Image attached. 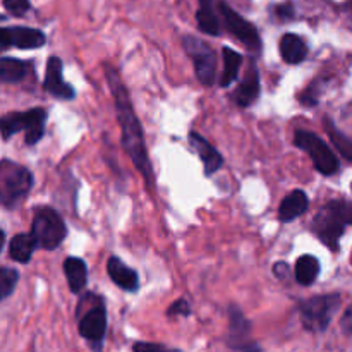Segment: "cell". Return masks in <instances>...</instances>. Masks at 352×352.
<instances>
[{
  "instance_id": "44dd1931",
  "label": "cell",
  "mask_w": 352,
  "mask_h": 352,
  "mask_svg": "<svg viewBox=\"0 0 352 352\" xmlns=\"http://www.w3.org/2000/svg\"><path fill=\"white\" fill-rule=\"evenodd\" d=\"M36 246V241L31 234H16L10 239L9 244V256L10 260L17 261V263H28L33 256V251Z\"/></svg>"
},
{
  "instance_id": "f1b7e54d",
  "label": "cell",
  "mask_w": 352,
  "mask_h": 352,
  "mask_svg": "<svg viewBox=\"0 0 352 352\" xmlns=\"http://www.w3.org/2000/svg\"><path fill=\"white\" fill-rule=\"evenodd\" d=\"M133 352H182L179 349H172V347L162 346V344L153 342H136L133 346Z\"/></svg>"
},
{
  "instance_id": "277c9868",
  "label": "cell",
  "mask_w": 352,
  "mask_h": 352,
  "mask_svg": "<svg viewBox=\"0 0 352 352\" xmlns=\"http://www.w3.org/2000/svg\"><path fill=\"white\" fill-rule=\"evenodd\" d=\"M340 308V294L313 296L299 302L301 323L305 330L313 333H322L332 323L333 315Z\"/></svg>"
},
{
  "instance_id": "d6986e66",
  "label": "cell",
  "mask_w": 352,
  "mask_h": 352,
  "mask_svg": "<svg viewBox=\"0 0 352 352\" xmlns=\"http://www.w3.org/2000/svg\"><path fill=\"white\" fill-rule=\"evenodd\" d=\"M280 55L287 64H299L308 57V45L298 34L287 33L280 40Z\"/></svg>"
},
{
  "instance_id": "3957f363",
  "label": "cell",
  "mask_w": 352,
  "mask_h": 352,
  "mask_svg": "<svg viewBox=\"0 0 352 352\" xmlns=\"http://www.w3.org/2000/svg\"><path fill=\"white\" fill-rule=\"evenodd\" d=\"M33 188V174L16 162L3 160L0 167V201L14 208L26 199Z\"/></svg>"
},
{
  "instance_id": "4316f807",
  "label": "cell",
  "mask_w": 352,
  "mask_h": 352,
  "mask_svg": "<svg viewBox=\"0 0 352 352\" xmlns=\"http://www.w3.org/2000/svg\"><path fill=\"white\" fill-rule=\"evenodd\" d=\"M3 9L14 17H23L31 9L30 0H3Z\"/></svg>"
},
{
  "instance_id": "484cf974",
  "label": "cell",
  "mask_w": 352,
  "mask_h": 352,
  "mask_svg": "<svg viewBox=\"0 0 352 352\" xmlns=\"http://www.w3.org/2000/svg\"><path fill=\"white\" fill-rule=\"evenodd\" d=\"M17 282H19V272L16 268L3 267L0 270V289H2V299H7L16 289Z\"/></svg>"
},
{
  "instance_id": "d4e9b609",
  "label": "cell",
  "mask_w": 352,
  "mask_h": 352,
  "mask_svg": "<svg viewBox=\"0 0 352 352\" xmlns=\"http://www.w3.org/2000/svg\"><path fill=\"white\" fill-rule=\"evenodd\" d=\"M325 126H327V131H329L330 138H332L333 144L339 148V151L344 155V157L347 158V160L352 162V140L344 136L340 131H337L336 126H333L330 120H325Z\"/></svg>"
},
{
  "instance_id": "ac0fdd59",
  "label": "cell",
  "mask_w": 352,
  "mask_h": 352,
  "mask_svg": "<svg viewBox=\"0 0 352 352\" xmlns=\"http://www.w3.org/2000/svg\"><path fill=\"white\" fill-rule=\"evenodd\" d=\"M64 274L72 294L82 292V289L86 287V282H88V267H86L85 261L76 256L67 258L64 261Z\"/></svg>"
},
{
  "instance_id": "9c48e42d",
  "label": "cell",
  "mask_w": 352,
  "mask_h": 352,
  "mask_svg": "<svg viewBox=\"0 0 352 352\" xmlns=\"http://www.w3.org/2000/svg\"><path fill=\"white\" fill-rule=\"evenodd\" d=\"M184 50L188 52L189 57L195 64L196 78L205 86H212L217 79V55L208 43L196 36L182 38Z\"/></svg>"
},
{
  "instance_id": "7a4b0ae2",
  "label": "cell",
  "mask_w": 352,
  "mask_h": 352,
  "mask_svg": "<svg viewBox=\"0 0 352 352\" xmlns=\"http://www.w3.org/2000/svg\"><path fill=\"white\" fill-rule=\"evenodd\" d=\"M347 226H352V203L346 199H333L315 217L313 232L329 250L339 251V241Z\"/></svg>"
},
{
  "instance_id": "7c38bea8",
  "label": "cell",
  "mask_w": 352,
  "mask_h": 352,
  "mask_svg": "<svg viewBox=\"0 0 352 352\" xmlns=\"http://www.w3.org/2000/svg\"><path fill=\"white\" fill-rule=\"evenodd\" d=\"M64 65L58 57H50L47 62V71H45L43 89L50 93L52 96L58 100H72L76 96L74 88L69 82L64 81Z\"/></svg>"
},
{
  "instance_id": "ffe728a7",
  "label": "cell",
  "mask_w": 352,
  "mask_h": 352,
  "mask_svg": "<svg viewBox=\"0 0 352 352\" xmlns=\"http://www.w3.org/2000/svg\"><path fill=\"white\" fill-rule=\"evenodd\" d=\"M198 2H199V7H198V12H196L198 28L203 31V33L210 34V36H219L220 19L215 7H213V0H198Z\"/></svg>"
},
{
  "instance_id": "8fae6325",
  "label": "cell",
  "mask_w": 352,
  "mask_h": 352,
  "mask_svg": "<svg viewBox=\"0 0 352 352\" xmlns=\"http://www.w3.org/2000/svg\"><path fill=\"white\" fill-rule=\"evenodd\" d=\"M47 38L43 31L34 30V28L14 26V28H2L0 31V43L2 50H7L9 47L21 48V50H33V48L43 47Z\"/></svg>"
},
{
  "instance_id": "5b68a950",
  "label": "cell",
  "mask_w": 352,
  "mask_h": 352,
  "mask_svg": "<svg viewBox=\"0 0 352 352\" xmlns=\"http://www.w3.org/2000/svg\"><path fill=\"white\" fill-rule=\"evenodd\" d=\"M31 236L41 250L52 251L60 246L67 237V226L54 208H40L33 219Z\"/></svg>"
},
{
  "instance_id": "603a6c76",
  "label": "cell",
  "mask_w": 352,
  "mask_h": 352,
  "mask_svg": "<svg viewBox=\"0 0 352 352\" xmlns=\"http://www.w3.org/2000/svg\"><path fill=\"white\" fill-rule=\"evenodd\" d=\"M318 275H320L318 258H315L313 254H305V256L299 258L298 263H296V280H298V284L308 287V285H311L313 282L318 278Z\"/></svg>"
},
{
  "instance_id": "f546056e",
  "label": "cell",
  "mask_w": 352,
  "mask_h": 352,
  "mask_svg": "<svg viewBox=\"0 0 352 352\" xmlns=\"http://www.w3.org/2000/svg\"><path fill=\"white\" fill-rule=\"evenodd\" d=\"M275 14L280 19H292L294 17V6L292 3H282V6L275 7Z\"/></svg>"
},
{
  "instance_id": "30bf717a",
  "label": "cell",
  "mask_w": 352,
  "mask_h": 352,
  "mask_svg": "<svg viewBox=\"0 0 352 352\" xmlns=\"http://www.w3.org/2000/svg\"><path fill=\"white\" fill-rule=\"evenodd\" d=\"M226 342L237 352H263L260 344L251 339V322L236 305L229 306V332Z\"/></svg>"
},
{
  "instance_id": "6da1fadb",
  "label": "cell",
  "mask_w": 352,
  "mask_h": 352,
  "mask_svg": "<svg viewBox=\"0 0 352 352\" xmlns=\"http://www.w3.org/2000/svg\"><path fill=\"white\" fill-rule=\"evenodd\" d=\"M105 76L109 88L112 91L113 103H116L117 120H119L120 131H122V146L126 153L133 160L134 167L141 172V175L146 181L148 188L155 186V172L151 165L150 157H148L146 143H144V133L141 127L140 119L134 112L133 102H131L129 91L120 78L119 71L113 65H105Z\"/></svg>"
},
{
  "instance_id": "7402d4cb",
  "label": "cell",
  "mask_w": 352,
  "mask_h": 352,
  "mask_svg": "<svg viewBox=\"0 0 352 352\" xmlns=\"http://www.w3.org/2000/svg\"><path fill=\"white\" fill-rule=\"evenodd\" d=\"M222 57H223V71H222V76H220V86H222V88H227V86H230L237 79L239 69L241 65H243V55H241L239 52L232 50V48L223 47Z\"/></svg>"
},
{
  "instance_id": "52a82bcc",
  "label": "cell",
  "mask_w": 352,
  "mask_h": 352,
  "mask_svg": "<svg viewBox=\"0 0 352 352\" xmlns=\"http://www.w3.org/2000/svg\"><path fill=\"white\" fill-rule=\"evenodd\" d=\"M294 143L296 146L301 148L302 151L308 153V157L313 160V165H315L316 170L322 172L323 175H333L339 170V160H337L336 153L316 134L302 129L296 131Z\"/></svg>"
},
{
  "instance_id": "1f68e13d",
  "label": "cell",
  "mask_w": 352,
  "mask_h": 352,
  "mask_svg": "<svg viewBox=\"0 0 352 352\" xmlns=\"http://www.w3.org/2000/svg\"><path fill=\"white\" fill-rule=\"evenodd\" d=\"M274 274L277 275L278 278H285V277H287V275H289V267H287V263H284V261H280V263H275Z\"/></svg>"
},
{
  "instance_id": "5bb4252c",
  "label": "cell",
  "mask_w": 352,
  "mask_h": 352,
  "mask_svg": "<svg viewBox=\"0 0 352 352\" xmlns=\"http://www.w3.org/2000/svg\"><path fill=\"white\" fill-rule=\"evenodd\" d=\"M107 272H109V277L112 278L113 284L122 289V291L136 292L140 289V277H138L136 272L127 267L126 263H122L117 256L109 258Z\"/></svg>"
},
{
  "instance_id": "2e32d148",
  "label": "cell",
  "mask_w": 352,
  "mask_h": 352,
  "mask_svg": "<svg viewBox=\"0 0 352 352\" xmlns=\"http://www.w3.org/2000/svg\"><path fill=\"white\" fill-rule=\"evenodd\" d=\"M45 124H47V110L36 107L28 112H23V131L26 133L28 146H34L45 134Z\"/></svg>"
},
{
  "instance_id": "83f0119b",
  "label": "cell",
  "mask_w": 352,
  "mask_h": 352,
  "mask_svg": "<svg viewBox=\"0 0 352 352\" xmlns=\"http://www.w3.org/2000/svg\"><path fill=\"white\" fill-rule=\"evenodd\" d=\"M167 316L168 318H174V316H191V305H189L186 299H177L175 302H172L167 309Z\"/></svg>"
},
{
  "instance_id": "9a60e30c",
  "label": "cell",
  "mask_w": 352,
  "mask_h": 352,
  "mask_svg": "<svg viewBox=\"0 0 352 352\" xmlns=\"http://www.w3.org/2000/svg\"><path fill=\"white\" fill-rule=\"evenodd\" d=\"M261 91L260 86V72H258V67L254 62H250V67H248L246 76L241 81V85L237 86L236 89V103L239 107H251L258 100Z\"/></svg>"
},
{
  "instance_id": "cb8c5ba5",
  "label": "cell",
  "mask_w": 352,
  "mask_h": 352,
  "mask_svg": "<svg viewBox=\"0 0 352 352\" xmlns=\"http://www.w3.org/2000/svg\"><path fill=\"white\" fill-rule=\"evenodd\" d=\"M28 64L14 57L0 58V79L2 82H19L26 78Z\"/></svg>"
},
{
  "instance_id": "4dcf8cb0",
  "label": "cell",
  "mask_w": 352,
  "mask_h": 352,
  "mask_svg": "<svg viewBox=\"0 0 352 352\" xmlns=\"http://www.w3.org/2000/svg\"><path fill=\"white\" fill-rule=\"evenodd\" d=\"M340 329L344 330V333L352 336V305L344 311L342 320H340Z\"/></svg>"
},
{
  "instance_id": "ba28073f",
  "label": "cell",
  "mask_w": 352,
  "mask_h": 352,
  "mask_svg": "<svg viewBox=\"0 0 352 352\" xmlns=\"http://www.w3.org/2000/svg\"><path fill=\"white\" fill-rule=\"evenodd\" d=\"M217 10H219L222 24L226 26V30L229 31L230 34H234L248 50L256 52V54L261 52V36L253 23L244 19L237 10H234L232 7L227 2H223V0H219V2H217Z\"/></svg>"
},
{
  "instance_id": "4fadbf2b",
  "label": "cell",
  "mask_w": 352,
  "mask_h": 352,
  "mask_svg": "<svg viewBox=\"0 0 352 352\" xmlns=\"http://www.w3.org/2000/svg\"><path fill=\"white\" fill-rule=\"evenodd\" d=\"M189 143L195 148L198 157L201 158L206 177H212L217 170H220V167L223 165V157L212 146L210 141H206L205 138L199 133H196V131H191V133H189Z\"/></svg>"
},
{
  "instance_id": "8992f818",
  "label": "cell",
  "mask_w": 352,
  "mask_h": 352,
  "mask_svg": "<svg viewBox=\"0 0 352 352\" xmlns=\"http://www.w3.org/2000/svg\"><path fill=\"white\" fill-rule=\"evenodd\" d=\"M79 336L91 346L93 352H102L107 336V308L102 298H93V305L78 315Z\"/></svg>"
},
{
  "instance_id": "e0dca14e",
  "label": "cell",
  "mask_w": 352,
  "mask_h": 352,
  "mask_svg": "<svg viewBox=\"0 0 352 352\" xmlns=\"http://www.w3.org/2000/svg\"><path fill=\"white\" fill-rule=\"evenodd\" d=\"M309 199L302 189H296L291 195L285 196L284 201L280 203V208H278V220L280 222H292L298 217L305 215L308 212Z\"/></svg>"
}]
</instances>
